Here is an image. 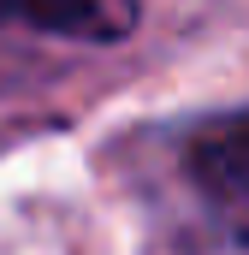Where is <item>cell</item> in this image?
<instances>
[{
    "label": "cell",
    "mask_w": 249,
    "mask_h": 255,
    "mask_svg": "<svg viewBox=\"0 0 249 255\" xmlns=\"http://www.w3.org/2000/svg\"><path fill=\"white\" fill-rule=\"evenodd\" d=\"M0 18L60 30V36H83V42H113V36L130 30L136 0H0Z\"/></svg>",
    "instance_id": "obj_1"
},
{
    "label": "cell",
    "mask_w": 249,
    "mask_h": 255,
    "mask_svg": "<svg viewBox=\"0 0 249 255\" xmlns=\"http://www.w3.org/2000/svg\"><path fill=\"white\" fill-rule=\"evenodd\" d=\"M190 178L202 196L226 214H249V125H220L196 136L190 148Z\"/></svg>",
    "instance_id": "obj_2"
}]
</instances>
